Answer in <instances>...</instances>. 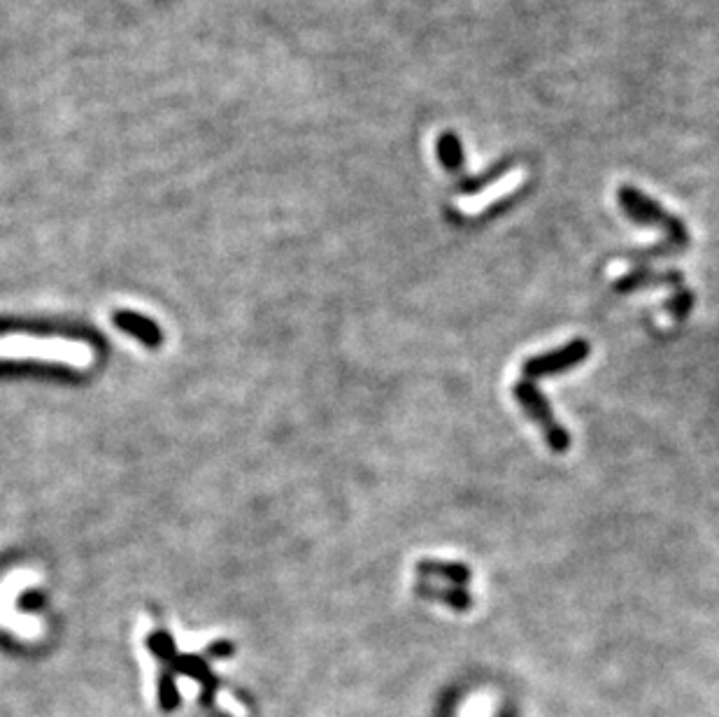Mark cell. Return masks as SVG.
I'll list each match as a JSON object with an SVG mask.
<instances>
[{"instance_id":"6da1fadb","label":"cell","mask_w":719,"mask_h":717,"mask_svg":"<svg viewBox=\"0 0 719 717\" xmlns=\"http://www.w3.org/2000/svg\"><path fill=\"white\" fill-rule=\"evenodd\" d=\"M617 201L619 208L624 210V215L636 222L640 226H657L666 233V245L678 254L689 247V231L687 226L682 224V219H678L671 212H666L657 201L647 198L643 191L636 187H619L617 191Z\"/></svg>"},{"instance_id":"277c9868","label":"cell","mask_w":719,"mask_h":717,"mask_svg":"<svg viewBox=\"0 0 719 717\" xmlns=\"http://www.w3.org/2000/svg\"><path fill=\"white\" fill-rule=\"evenodd\" d=\"M589 357V345L587 340H573L566 347H561L557 352L543 354V357H533L522 366L524 380H536L543 378V375H554L564 373L568 368L582 364Z\"/></svg>"},{"instance_id":"7a4b0ae2","label":"cell","mask_w":719,"mask_h":717,"mask_svg":"<svg viewBox=\"0 0 719 717\" xmlns=\"http://www.w3.org/2000/svg\"><path fill=\"white\" fill-rule=\"evenodd\" d=\"M56 359L63 364L87 366L91 359V350L84 345H73L68 340L52 338H31V336H3L0 338V359Z\"/></svg>"},{"instance_id":"5b68a950","label":"cell","mask_w":719,"mask_h":717,"mask_svg":"<svg viewBox=\"0 0 719 717\" xmlns=\"http://www.w3.org/2000/svg\"><path fill=\"white\" fill-rule=\"evenodd\" d=\"M515 166H517V156H505L503 161H496L494 166H489L487 170H484V173L457 177V184H454V189H457L459 194H464V196H475V194H480L482 189H487L489 184H494L496 180H501V177L508 175Z\"/></svg>"},{"instance_id":"52a82bcc","label":"cell","mask_w":719,"mask_h":717,"mask_svg":"<svg viewBox=\"0 0 719 717\" xmlns=\"http://www.w3.org/2000/svg\"><path fill=\"white\" fill-rule=\"evenodd\" d=\"M647 285H678L682 287V275L675 271L668 273H654L650 268H638L617 282V291H629V289H638V287H647Z\"/></svg>"},{"instance_id":"3957f363","label":"cell","mask_w":719,"mask_h":717,"mask_svg":"<svg viewBox=\"0 0 719 717\" xmlns=\"http://www.w3.org/2000/svg\"><path fill=\"white\" fill-rule=\"evenodd\" d=\"M515 399L519 406L526 410V415H529L531 420L538 424L547 440V445H550L554 452H566L568 447H571V438H568L566 429L557 422V417L552 415V410H550V406H547V401L543 399V394L533 387L531 380L517 382Z\"/></svg>"},{"instance_id":"8992f818","label":"cell","mask_w":719,"mask_h":717,"mask_svg":"<svg viewBox=\"0 0 719 717\" xmlns=\"http://www.w3.org/2000/svg\"><path fill=\"white\" fill-rule=\"evenodd\" d=\"M436 154H438V161L440 166H443L447 173L454 175V177H461L466 175V152H464V143H461V138L457 136L454 131H443L438 136V143H436Z\"/></svg>"}]
</instances>
